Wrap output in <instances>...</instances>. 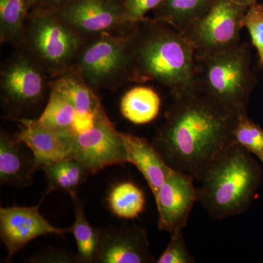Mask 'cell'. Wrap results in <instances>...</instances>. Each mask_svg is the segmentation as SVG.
I'll use <instances>...</instances> for the list:
<instances>
[{
	"label": "cell",
	"instance_id": "obj_23",
	"mask_svg": "<svg viewBox=\"0 0 263 263\" xmlns=\"http://www.w3.org/2000/svg\"><path fill=\"white\" fill-rule=\"evenodd\" d=\"M109 210L117 217L136 219L144 211L146 197L141 189L130 181L114 185L106 199Z\"/></svg>",
	"mask_w": 263,
	"mask_h": 263
},
{
	"label": "cell",
	"instance_id": "obj_13",
	"mask_svg": "<svg viewBox=\"0 0 263 263\" xmlns=\"http://www.w3.org/2000/svg\"><path fill=\"white\" fill-rule=\"evenodd\" d=\"M100 228L97 263H151L155 257L146 230L136 224Z\"/></svg>",
	"mask_w": 263,
	"mask_h": 263
},
{
	"label": "cell",
	"instance_id": "obj_10",
	"mask_svg": "<svg viewBox=\"0 0 263 263\" xmlns=\"http://www.w3.org/2000/svg\"><path fill=\"white\" fill-rule=\"evenodd\" d=\"M85 40L103 34H124L128 22L122 0H76L51 10Z\"/></svg>",
	"mask_w": 263,
	"mask_h": 263
},
{
	"label": "cell",
	"instance_id": "obj_4",
	"mask_svg": "<svg viewBox=\"0 0 263 263\" xmlns=\"http://www.w3.org/2000/svg\"><path fill=\"white\" fill-rule=\"evenodd\" d=\"M195 57L200 93L237 117L247 114L257 84L248 43Z\"/></svg>",
	"mask_w": 263,
	"mask_h": 263
},
{
	"label": "cell",
	"instance_id": "obj_12",
	"mask_svg": "<svg viewBox=\"0 0 263 263\" xmlns=\"http://www.w3.org/2000/svg\"><path fill=\"white\" fill-rule=\"evenodd\" d=\"M191 175L172 170L155 197L158 211V228L169 233L183 229L195 202L199 188Z\"/></svg>",
	"mask_w": 263,
	"mask_h": 263
},
{
	"label": "cell",
	"instance_id": "obj_1",
	"mask_svg": "<svg viewBox=\"0 0 263 263\" xmlns=\"http://www.w3.org/2000/svg\"><path fill=\"white\" fill-rule=\"evenodd\" d=\"M237 117L202 93L174 100L152 143L171 169L199 181L210 164L235 144Z\"/></svg>",
	"mask_w": 263,
	"mask_h": 263
},
{
	"label": "cell",
	"instance_id": "obj_6",
	"mask_svg": "<svg viewBox=\"0 0 263 263\" xmlns=\"http://www.w3.org/2000/svg\"><path fill=\"white\" fill-rule=\"evenodd\" d=\"M137 24L124 34H103L85 40L73 69L91 89L117 91L133 82Z\"/></svg>",
	"mask_w": 263,
	"mask_h": 263
},
{
	"label": "cell",
	"instance_id": "obj_29",
	"mask_svg": "<svg viewBox=\"0 0 263 263\" xmlns=\"http://www.w3.org/2000/svg\"><path fill=\"white\" fill-rule=\"evenodd\" d=\"M27 262L50 263L79 262L77 254L58 249H46L33 256Z\"/></svg>",
	"mask_w": 263,
	"mask_h": 263
},
{
	"label": "cell",
	"instance_id": "obj_27",
	"mask_svg": "<svg viewBox=\"0 0 263 263\" xmlns=\"http://www.w3.org/2000/svg\"><path fill=\"white\" fill-rule=\"evenodd\" d=\"M171 238L167 248L157 259V263H193L195 262L193 255L189 252L183 229L171 233Z\"/></svg>",
	"mask_w": 263,
	"mask_h": 263
},
{
	"label": "cell",
	"instance_id": "obj_24",
	"mask_svg": "<svg viewBox=\"0 0 263 263\" xmlns=\"http://www.w3.org/2000/svg\"><path fill=\"white\" fill-rule=\"evenodd\" d=\"M78 119L77 111L70 100L56 90L51 89L46 106L37 120L51 129L74 135Z\"/></svg>",
	"mask_w": 263,
	"mask_h": 263
},
{
	"label": "cell",
	"instance_id": "obj_3",
	"mask_svg": "<svg viewBox=\"0 0 263 263\" xmlns=\"http://www.w3.org/2000/svg\"><path fill=\"white\" fill-rule=\"evenodd\" d=\"M261 181L260 167L252 154L233 145L202 174L198 202L213 219L238 215L250 206Z\"/></svg>",
	"mask_w": 263,
	"mask_h": 263
},
{
	"label": "cell",
	"instance_id": "obj_31",
	"mask_svg": "<svg viewBox=\"0 0 263 263\" xmlns=\"http://www.w3.org/2000/svg\"><path fill=\"white\" fill-rule=\"evenodd\" d=\"M232 1L235 2V3H238V4L243 5V6L248 7V8L251 5L257 3V0H232Z\"/></svg>",
	"mask_w": 263,
	"mask_h": 263
},
{
	"label": "cell",
	"instance_id": "obj_5",
	"mask_svg": "<svg viewBox=\"0 0 263 263\" xmlns=\"http://www.w3.org/2000/svg\"><path fill=\"white\" fill-rule=\"evenodd\" d=\"M85 39L51 10L33 8L22 46L49 79L72 70Z\"/></svg>",
	"mask_w": 263,
	"mask_h": 263
},
{
	"label": "cell",
	"instance_id": "obj_16",
	"mask_svg": "<svg viewBox=\"0 0 263 263\" xmlns=\"http://www.w3.org/2000/svg\"><path fill=\"white\" fill-rule=\"evenodd\" d=\"M50 89L61 93L75 107L79 117L75 130L91 125L97 116L104 110L96 91L85 83L74 69L50 81Z\"/></svg>",
	"mask_w": 263,
	"mask_h": 263
},
{
	"label": "cell",
	"instance_id": "obj_17",
	"mask_svg": "<svg viewBox=\"0 0 263 263\" xmlns=\"http://www.w3.org/2000/svg\"><path fill=\"white\" fill-rule=\"evenodd\" d=\"M121 134L127 162L134 164L141 173L155 197L173 169L166 164L153 143L129 133Z\"/></svg>",
	"mask_w": 263,
	"mask_h": 263
},
{
	"label": "cell",
	"instance_id": "obj_2",
	"mask_svg": "<svg viewBox=\"0 0 263 263\" xmlns=\"http://www.w3.org/2000/svg\"><path fill=\"white\" fill-rule=\"evenodd\" d=\"M156 81L174 100L200 93L195 51L168 24L146 18L136 25L133 82Z\"/></svg>",
	"mask_w": 263,
	"mask_h": 263
},
{
	"label": "cell",
	"instance_id": "obj_21",
	"mask_svg": "<svg viewBox=\"0 0 263 263\" xmlns=\"http://www.w3.org/2000/svg\"><path fill=\"white\" fill-rule=\"evenodd\" d=\"M32 0H0V41L18 49L23 42Z\"/></svg>",
	"mask_w": 263,
	"mask_h": 263
},
{
	"label": "cell",
	"instance_id": "obj_28",
	"mask_svg": "<svg viewBox=\"0 0 263 263\" xmlns=\"http://www.w3.org/2000/svg\"><path fill=\"white\" fill-rule=\"evenodd\" d=\"M164 0H122L128 22L136 24L146 18L148 12L154 11Z\"/></svg>",
	"mask_w": 263,
	"mask_h": 263
},
{
	"label": "cell",
	"instance_id": "obj_15",
	"mask_svg": "<svg viewBox=\"0 0 263 263\" xmlns=\"http://www.w3.org/2000/svg\"><path fill=\"white\" fill-rule=\"evenodd\" d=\"M40 166L29 147L17 137L0 132V183L17 189L32 184Z\"/></svg>",
	"mask_w": 263,
	"mask_h": 263
},
{
	"label": "cell",
	"instance_id": "obj_32",
	"mask_svg": "<svg viewBox=\"0 0 263 263\" xmlns=\"http://www.w3.org/2000/svg\"><path fill=\"white\" fill-rule=\"evenodd\" d=\"M260 161H261V162H262V164H263V159H262V160H261Z\"/></svg>",
	"mask_w": 263,
	"mask_h": 263
},
{
	"label": "cell",
	"instance_id": "obj_8",
	"mask_svg": "<svg viewBox=\"0 0 263 263\" xmlns=\"http://www.w3.org/2000/svg\"><path fill=\"white\" fill-rule=\"evenodd\" d=\"M248 7L232 0H216L205 14L182 32L197 55L229 49L240 43V32Z\"/></svg>",
	"mask_w": 263,
	"mask_h": 263
},
{
	"label": "cell",
	"instance_id": "obj_30",
	"mask_svg": "<svg viewBox=\"0 0 263 263\" xmlns=\"http://www.w3.org/2000/svg\"><path fill=\"white\" fill-rule=\"evenodd\" d=\"M76 0H32L33 8L55 10Z\"/></svg>",
	"mask_w": 263,
	"mask_h": 263
},
{
	"label": "cell",
	"instance_id": "obj_20",
	"mask_svg": "<svg viewBox=\"0 0 263 263\" xmlns=\"http://www.w3.org/2000/svg\"><path fill=\"white\" fill-rule=\"evenodd\" d=\"M216 0H164L154 10L152 18L168 24L179 32L207 13Z\"/></svg>",
	"mask_w": 263,
	"mask_h": 263
},
{
	"label": "cell",
	"instance_id": "obj_11",
	"mask_svg": "<svg viewBox=\"0 0 263 263\" xmlns=\"http://www.w3.org/2000/svg\"><path fill=\"white\" fill-rule=\"evenodd\" d=\"M1 207L0 238L7 250V259L11 260L29 242L47 235L70 233V228H57L40 212V206Z\"/></svg>",
	"mask_w": 263,
	"mask_h": 263
},
{
	"label": "cell",
	"instance_id": "obj_18",
	"mask_svg": "<svg viewBox=\"0 0 263 263\" xmlns=\"http://www.w3.org/2000/svg\"><path fill=\"white\" fill-rule=\"evenodd\" d=\"M41 171L45 173L48 183L46 195L54 191L69 195L77 193L79 186L86 181L89 172L80 161L71 157L64 160L44 164Z\"/></svg>",
	"mask_w": 263,
	"mask_h": 263
},
{
	"label": "cell",
	"instance_id": "obj_14",
	"mask_svg": "<svg viewBox=\"0 0 263 263\" xmlns=\"http://www.w3.org/2000/svg\"><path fill=\"white\" fill-rule=\"evenodd\" d=\"M19 131L15 136L32 152L40 166L71 157L75 136L67 132L55 130L40 124L37 119H16Z\"/></svg>",
	"mask_w": 263,
	"mask_h": 263
},
{
	"label": "cell",
	"instance_id": "obj_19",
	"mask_svg": "<svg viewBox=\"0 0 263 263\" xmlns=\"http://www.w3.org/2000/svg\"><path fill=\"white\" fill-rule=\"evenodd\" d=\"M160 96L148 86L132 88L120 102L123 117L135 124H146L155 120L160 113Z\"/></svg>",
	"mask_w": 263,
	"mask_h": 263
},
{
	"label": "cell",
	"instance_id": "obj_9",
	"mask_svg": "<svg viewBox=\"0 0 263 263\" xmlns=\"http://www.w3.org/2000/svg\"><path fill=\"white\" fill-rule=\"evenodd\" d=\"M121 133L104 110L92 125L76 135L71 156L84 164L91 175L109 166L124 165L128 162Z\"/></svg>",
	"mask_w": 263,
	"mask_h": 263
},
{
	"label": "cell",
	"instance_id": "obj_26",
	"mask_svg": "<svg viewBox=\"0 0 263 263\" xmlns=\"http://www.w3.org/2000/svg\"><path fill=\"white\" fill-rule=\"evenodd\" d=\"M243 27L248 31L252 43L257 51L259 63L263 66V5L255 3L246 12Z\"/></svg>",
	"mask_w": 263,
	"mask_h": 263
},
{
	"label": "cell",
	"instance_id": "obj_22",
	"mask_svg": "<svg viewBox=\"0 0 263 263\" xmlns=\"http://www.w3.org/2000/svg\"><path fill=\"white\" fill-rule=\"evenodd\" d=\"M70 197L75 216L70 233L75 237L78 258L81 263L95 262L100 241V228L90 224L85 212L84 202L77 193L70 195Z\"/></svg>",
	"mask_w": 263,
	"mask_h": 263
},
{
	"label": "cell",
	"instance_id": "obj_7",
	"mask_svg": "<svg viewBox=\"0 0 263 263\" xmlns=\"http://www.w3.org/2000/svg\"><path fill=\"white\" fill-rule=\"evenodd\" d=\"M49 79L32 57L23 50H15L2 64L0 70V98L5 119H33L51 90Z\"/></svg>",
	"mask_w": 263,
	"mask_h": 263
},
{
	"label": "cell",
	"instance_id": "obj_25",
	"mask_svg": "<svg viewBox=\"0 0 263 263\" xmlns=\"http://www.w3.org/2000/svg\"><path fill=\"white\" fill-rule=\"evenodd\" d=\"M233 136L235 144L262 160L263 129L249 119L247 114L237 117Z\"/></svg>",
	"mask_w": 263,
	"mask_h": 263
}]
</instances>
